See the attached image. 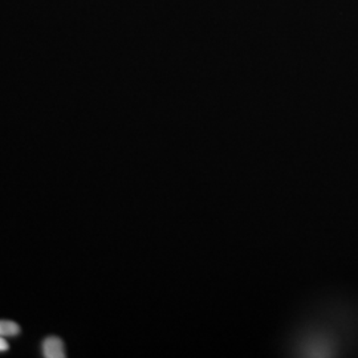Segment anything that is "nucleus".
I'll return each instance as SVG.
<instances>
[{
    "mask_svg": "<svg viewBox=\"0 0 358 358\" xmlns=\"http://www.w3.org/2000/svg\"><path fill=\"white\" fill-rule=\"evenodd\" d=\"M41 350H43V356L45 358L66 357L64 341L57 336H48L47 338H44Z\"/></svg>",
    "mask_w": 358,
    "mask_h": 358,
    "instance_id": "1",
    "label": "nucleus"
},
{
    "mask_svg": "<svg viewBox=\"0 0 358 358\" xmlns=\"http://www.w3.org/2000/svg\"><path fill=\"white\" fill-rule=\"evenodd\" d=\"M20 325L15 321L0 320V337H16L17 334H20Z\"/></svg>",
    "mask_w": 358,
    "mask_h": 358,
    "instance_id": "2",
    "label": "nucleus"
},
{
    "mask_svg": "<svg viewBox=\"0 0 358 358\" xmlns=\"http://www.w3.org/2000/svg\"><path fill=\"white\" fill-rule=\"evenodd\" d=\"M10 349V344L7 343V340L4 337H0V353L7 352Z\"/></svg>",
    "mask_w": 358,
    "mask_h": 358,
    "instance_id": "3",
    "label": "nucleus"
}]
</instances>
